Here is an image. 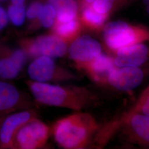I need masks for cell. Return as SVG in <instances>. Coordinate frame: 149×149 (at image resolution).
<instances>
[{"label": "cell", "mask_w": 149, "mask_h": 149, "mask_svg": "<svg viewBox=\"0 0 149 149\" xmlns=\"http://www.w3.org/2000/svg\"><path fill=\"white\" fill-rule=\"evenodd\" d=\"M143 78V71L137 67L114 68L109 75L108 81L119 90L129 91L138 87Z\"/></svg>", "instance_id": "10"}, {"label": "cell", "mask_w": 149, "mask_h": 149, "mask_svg": "<svg viewBox=\"0 0 149 149\" xmlns=\"http://www.w3.org/2000/svg\"><path fill=\"white\" fill-rule=\"evenodd\" d=\"M27 85L37 101L49 106L80 111L96 101L93 93L84 87L60 86L29 81Z\"/></svg>", "instance_id": "1"}, {"label": "cell", "mask_w": 149, "mask_h": 149, "mask_svg": "<svg viewBox=\"0 0 149 149\" xmlns=\"http://www.w3.org/2000/svg\"><path fill=\"white\" fill-rule=\"evenodd\" d=\"M7 15L8 19L16 26L22 25L26 17V11L24 5H12L8 9Z\"/></svg>", "instance_id": "20"}, {"label": "cell", "mask_w": 149, "mask_h": 149, "mask_svg": "<svg viewBox=\"0 0 149 149\" xmlns=\"http://www.w3.org/2000/svg\"><path fill=\"white\" fill-rule=\"evenodd\" d=\"M149 48L143 43H138L121 48L117 51L114 60L118 67H138L147 60Z\"/></svg>", "instance_id": "11"}, {"label": "cell", "mask_w": 149, "mask_h": 149, "mask_svg": "<svg viewBox=\"0 0 149 149\" xmlns=\"http://www.w3.org/2000/svg\"><path fill=\"white\" fill-rule=\"evenodd\" d=\"M34 118H36L35 111L28 109L7 115L0 127V149H15L17 132L23 125Z\"/></svg>", "instance_id": "5"}, {"label": "cell", "mask_w": 149, "mask_h": 149, "mask_svg": "<svg viewBox=\"0 0 149 149\" xmlns=\"http://www.w3.org/2000/svg\"><path fill=\"white\" fill-rule=\"evenodd\" d=\"M8 21L7 13L2 8L0 7V31L7 26Z\"/></svg>", "instance_id": "23"}, {"label": "cell", "mask_w": 149, "mask_h": 149, "mask_svg": "<svg viewBox=\"0 0 149 149\" xmlns=\"http://www.w3.org/2000/svg\"><path fill=\"white\" fill-rule=\"evenodd\" d=\"M53 27L54 34L68 43L77 37L83 26L79 17L69 21H55Z\"/></svg>", "instance_id": "17"}, {"label": "cell", "mask_w": 149, "mask_h": 149, "mask_svg": "<svg viewBox=\"0 0 149 149\" xmlns=\"http://www.w3.org/2000/svg\"><path fill=\"white\" fill-rule=\"evenodd\" d=\"M48 3L56 10V21H69L79 17L81 4L79 0H48Z\"/></svg>", "instance_id": "16"}, {"label": "cell", "mask_w": 149, "mask_h": 149, "mask_svg": "<svg viewBox=\"0 0 149 149\" xmlns=\"http://www.w3.org/2000/svg\"><path fill=\"white\" fill-rule=\"evenodd\" d=\"M95 0H79L80 4H92Z\"/></svg>", "instance_id": "25"}, {"label": "cell", "mask_w": 149, "mask_h": 149, "mask_svg": "<svg viewBox=\"0 0 149 149\" xmlns=\"http://www.w3.org/2000/svg\"><path fill=\"white\" fill-rule=\"evenodd\" d=\"M101 52V44L87 35L76 38L71 43L69 49L71 59L80 68L95 59Z\"/></svg>", "instance_id": "8"}, {"label": "cell", "mask_w": 149, "mask_h": 149, "mask_svg": "<svg viewBox=\"0 0 149 149\" xmlns=\"http://www.w3.org/2000/svg\"><path fill=\"white\" fill-rule=\"evenodd\" d=\"M98 128V124L91 114L77 113L55 123L53 134L60 146L65 149H82L90 143Z\"/></svg>", "instance_id": "2"}, {"label": "cell", "mask_w": 149, "mask_h": 149, "mask_svg": "<svg viewBox=\"0 0 149 149\" xmlns=\"http://www.w3.org/2000/svg\"><path fill=\"white\" fill-rule=\"evenodd\" d=\"M28 74L33 81L47 82L72 79L74 75L58 66L52 58L47 56L37 57L28 69Z\"/></svg>", "instance_id": "6"}, {"label": "cell", "mask_w": 149, "mask_h": 149, "mask_svg": "<svg viewBox=\"0 0 149 149\" xmlns=\"http://www.w3.org/2000/svg\"><path fill=\"white\" fill-rule=\"evenodd\" d=\"M109 15L100 13L93 8L91 4H81L79 19L83 26L98 31L104 26Z\"/></svg>", "instance_id": "15"}, {"label": "cell", "mask_w": 149, "mask_h": 149, "mask_svg": "<svg viewBox=\"0 0 149 149\" xmlns=\"http://www.w3.org/2000/svg\"><path fill=\"white\" fill-rule=\"evenodd\" d=\"M114 60L104 54H100L95 59L85 65V69L91 78L95 81L103 83L108 81L109 75L114 68Z\"/></svg>", "instance_id": "13"}, {"label": "cell", "mask_w": 149, "mask_h": 149, "mask_svg": "<svg viewBox=\"0 0 149 149\" xmlns=\"http://www.w3.org/2000/svg\"><path fill=\"white\" fill-rule=\"evenodd\" d=\"M27 55L24 50L18 49L9 56L0 58V78L3 80L16 78L26 63Z\"/></svg>", "instance_id": "14"}, {"label": "cell", "mask_w": 149, "mask_h": 149, "mask_svg": "<svg viewBox=\"0 0 149 149\" xmlns=\"http://www.w3.org/2000/svg\"><path fill=\"white\" fill-rule=\"evenodd\" d=\"M13 5L17 6L24 5L25 0H11Z\"/></svg>", "instance_id": "24"}, {"label": "cell", "mask_w": 149, "mask_h": 149, "mask_svg": "<svg viewBox=\"0 0 149 149\" xmlns=\"http://www.w3.org/2000/svg\"><path fill=\"white\" fill-rule=\"evenodd\" d=\"M149 88L145 91L141 98L139 100L138 103L134 109V112L137 113L141 112L145 116H149Z\"/></svg>", "instance_id": "21"}, {"label": "cell", "mask_w": 149, "mask_h": 149, "mask_svg": "<svg viewBox=\"0 0 149 149\" xmlns=\"http://www.w3.org/2000/svg\"><path fill=\"white\" fill-rule=\"evenodd\" d=\"M67 50V42L53 34L40 36L31 41L24 51L33 57L47 56L53 58L63 56Z\"/></svg>", "instance_id": "7"}, {"label": "cell", "mask_w": 149, "mask_h": 149, "mask_svg": "<svg viewBox=\"0 0 149 149\" xmlns=\"http://www.w3.org/2000/svg\"><path fill=\"white\" fill-rule=\"evenodd\" d=\"M29 105L27 97L15 86L0 80V114L27 109Z\"/></svg>", "instance_id": "9"}, {"label": "cell", "mask_w": 149, "mask_h": 149, "mask_svg": "<svg viewBox=\"0 0 149 149\" xmlns=\"http://www.w3.org/2000/svg\"><path fill=\"white\" fill-rule=\"evenodd\" d=\"M43 5V4L39 1H35L32 3L26 11L27 18L29 19H34L37 18Z\"/></svg>", "instance_id": "22"}, {"label": "cell", "mask_w": 149, "mask_h": 149, "mask_svg": "<svg viewBox=\"0 0 149 149\" xmlns=\"http://www.w3.org/2000/svg\"><path fill=\"white\" fill-rule=\"evenodd\" d=\"M56 12L53 6L47 3L43 5L38 18L43 27L49 28L53 27L56 21Z\"/></svg>", "instance_id": "19"}, {"label": "cell", "mask_w": 149, "mask_h": 149, "mask_svg": "<svg viewBox=\"0 0 149 149\" xmlns=\"http://www.w3.org/2000/svg\"><path fill=\"white\" fill-rule=\"evenodd\" d=\"M134 0H95L91 5L97 12L111 16L114 12L129 5Z\"/></svg>", "instance_id": "18"}, {"label": "cell", "mask_w": 149, "mask_h": 149, "mask_svg": "<svg viewBox=\"0 0 149 149\" xmlns=\"http://www.w3.org/2000/svg\"><path fill=\"white\" fill-rule=\"evenodd\" d=\"M103 38L107 47L113 51L149 39L148 29L122 21L106 23L103 28Z\"/></svg>", "instance_id": "3"}, {"label": "cell", "mask_w": 149, "mask_h": 149, "mask_svg": "<svg viewBox=\"0 0 149 149\" xmlns=\"http://www.w3.org/2000/svg\"><path fill=\"white\" fill-rule=\"evenodd\" d=\"M124 123L129 129V136L143 144L149 143V116L138 114L133 111L125 116Z\"/></svg>", "instance_id": "12"}, {"label": "cell", "mask_w": 149, "mask_h": 149, "mask_svg": "<svg viewBox=\"0 0 149 149\" xmlns=\"http://www.w3.org/2000/svg\"><path fill=\"white\" fill-rule=\"evenodd\" d=\"M7 115H8V114H0V127H1V124H2L3 120L4 119V118H5V117Z\"/></svg>", "instance_id": "27"}, {"label": "cell", "mask_w": 149, "mask_h": 149, "mask_svg": "<svg viewBox=\"0 0 149 149\" xmlns=\"http://www.w3.org/2000/svg\"><path fill=\"white\" fill-rule=\"evenodd\" d=\"M50 128L37 117L23 125L16 134L15 149H36L41 148L47 142Z\"/></svg>", "instance_id": "4"}, {"label": "cell", "mask_w": 149, "mask_h": 149, "mask_svg": "<svg viewBox=\"0 0 149 149\" xmlns=\"http://www.w3.org/2000/svg\"><path fill=\"white\" fill-rule=\"evenodd\" d=\"M143 2V3L145 6L146 10H148V12L149 13V0H142Z\"/></svg>", "instance_id": "26"}]
</instances>
